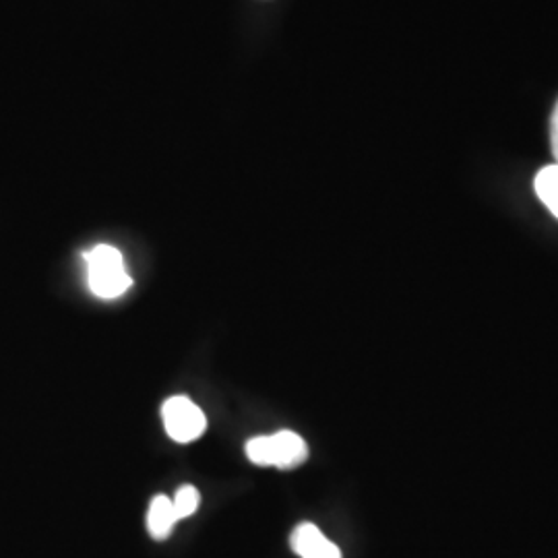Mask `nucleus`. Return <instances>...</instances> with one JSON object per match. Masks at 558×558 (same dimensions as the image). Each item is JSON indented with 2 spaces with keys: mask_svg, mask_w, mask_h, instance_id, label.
<instances>
[{
  "mask_svg": "<svg viewBox=\"0 0 558 558\" xmlns=\"http://www.w3.org/2000/svg\"><path fill=\"white\" fill-rule=\"evenodd\" d=\"M538 199L548 207V211L558 220V163L546 166L534 180Z\"/></svg>",
  "mask_w": 558,
  "mask_h": 558,
  "instance_id": "obj_6",
  "label": "nucleus"
},
{
  "mask_svg": "<svg viewBox=\"0 0 558 558\" xmlns=\"http://www.w3.org/2000/svg\"><path fill=\"white\" fill-rule=\"evenodd\" d=\"M87 269H89V288L96 296L104 300H114L122 296L133 279L124 269V259L114 246L100 244L94 251L85 253Z\"/></svg>",
  "mask_w": 558,
  "mask_h": 558,
  "instance_id": "obj_2",
  "label": "nucleus"
},
{
  "mask_svg": "<svg viewBox=\"0 0 558 558\" xmlns=\"http://www.w3.org/2000/svg\"><path fill=\"white\" fill-rule=\"evenodd\" d=\"M177 513H174V505L172 499L158 495L156 499L151 500L149 513H147V530L154 539H166L174 525H177Z\"/></svg>",
  "mask_w": 558,
  "mask_h": 558,
  "instance_id": "obj_5",
  "label": "nucleus"
},
{
  "mask_svg": "<svg viewBox=\"0 0 558 558\" xmlns=\"http://www.w3.org/2000/svg\"><path fill=\"white\" fill-rule=\"evenodd\" d=\"M199 490H197L195 486L186 484V486L179 488L177 497L172 500L177 519L191 518V515L197 511V507H199Z\"/></svg>",
  "mask_w": 558,
  "mask_h": 558,
  "instance_id": "obj_7",
  "label": "nucleus"
},
{
  "mask_svg": "<svg viewBox=\"0 0 558 558\" xmlns=\"http://www.w3.org/2000/svg\"><path fill=\"white\" fill-rule=\"evenodd\" d=\"M246 458L260 468L292 470L308 459V447L296 433L281 430L269 437H255L248 440Z\"/></svg>",
  "mask_w": 558,
  "mask_h": 558,
  "instance_id": "obj_1",
  "label": "nucleus"
},
{
  "mask_svg": "<svg viewBox=\"0 0 558 558\" xmlns=\"http://www.w3.org/2000/svg\"><path fill=\"white\" fill-rule=\"evenodd\" d=\"M161 418L166 433L177 442H191L199 439L207 428V418L197 403L189 398H170L161 408Z\"/></svg>",
  "mask_w": 558,
  "mask_h": 558,
  "instance_id": "obj_3",
  "label": "nucleus"
},
{
  "mask_svg": "<svg viewBox=\"0 0 558 558\" xmlns=\"http://www.w3.org/2000/svg\"><path fill=\"white\" fill-rule=\"evenodd\" d=\"M550 145H553V156L558 163V100L553 110V119H550Z\"/></svg>",
  "mask_w": 558,
  "mask_h": 558,
  "instance_id": "obj_8",
  "label": "nucleus"
},
{
  "mask_svg": "<svg viewBox=\"0 0 558 558\" xmlns=\"http://www.w3.org/2000/svg\"><path fill=\"white\" fill-rule=\"evenodd\" d=\"M290 542L300 558H341L338 544L327 538L315 523H300Z\"/></svg>",
  "mask_w": 558,
  "mask_h": 558,
  "instance_id": "obj_4",
  "label": "nucleus"
}]
</instances>
